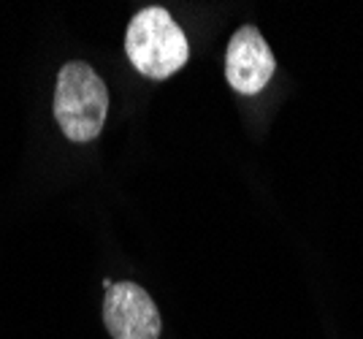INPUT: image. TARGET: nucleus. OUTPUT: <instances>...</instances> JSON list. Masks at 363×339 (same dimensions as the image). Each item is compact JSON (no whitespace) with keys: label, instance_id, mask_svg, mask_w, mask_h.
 I'll return each mask as SVG.
<instances>
[{"label":"nucleus","instance_id":"f257e3e1","mask_svg":"<svg viewBox=\"0 0 363 339\" xmlns=\"http://www.w3.org/2000/svg\"><path fill=\"white\" fill-rule=\"evenodd\" d=\"M125 52L141 77L147 79H168L179 71L190 57L187 35L168 9L150 6L141 9L125 33Z\"/></svg>","mask_w":363,"mask_h":339},{"label":"nucleus","instance_id":"f03ea898","mask_svg":"<svg viewBox=\"0 0 363 339\" xmlns=\"http://www.w3.org/2000/svg\"><path fill=\"white\" fill-rule=\"evenodd\" d=\"M108 114V90L87 62H65L55 87V117L71 141H92L101 136Z\"/></svg>","mask_w":363,"mask_h":339},{"label":"nucleus","instance_id":"7ed1b4c3","mask_svg":"<svg viewBox=\"0 0 363 339\" xmlns=\"http://www.w3.org/2000/svg\"><path fill=\"white\" fill-rule=\"evenodd\" d=\"M104 323L111 339H160L163 318L152 296L136 282H117L104 299Z\"/></svg>","mask_w":363,"mask_h":339},{"label":"nucleus","instance_id":"20e7f679","mask_svg":"<svg viewBox=\"0 0 363 339\" xmlns=\"http://www.w3.org/2000/svg\"><path fill=\"white\" fill-rule=\"evenodd\" d=\"M274 52L257 28L244 25L233 33L225 52V77L228 84L242 95L260 93L274 77Z\"/></svg>","mask_w":363,"mask_h":339}]
</instances>
